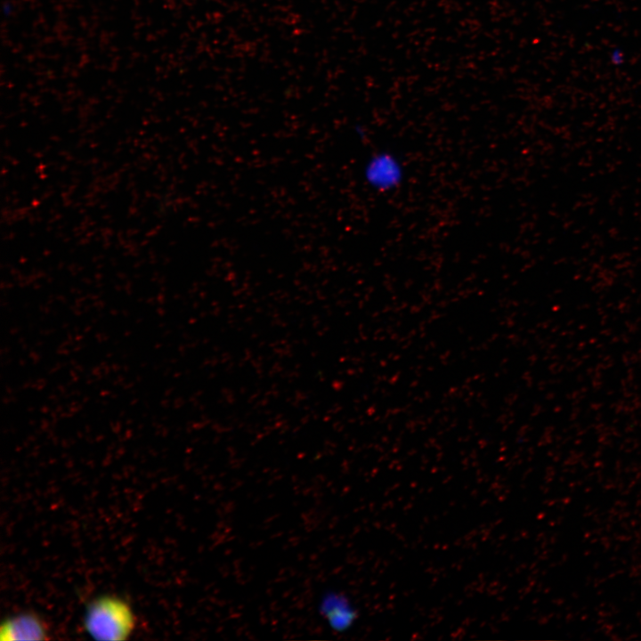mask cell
Wrapping results in <instances>:
<instances>
[{"mask_svg": "<svg viewBox=\"0 0 641 641\" xmlns=\"http://www.w3.org/2000/svg\"><path fill=\"white\" fill-rule=\"evenodd\" d=\"M405 174L402 160L387 150L369 155L362 167L364 183L372 191L381 193L397 190L403 183Z\"/></svg>", "mask_w": 641, "mask_h": 641, "instance_id": "obj_2", "label": "cell"}, {"mask_svg": "<svg viewBox=\"0 0 641 641\" xmlns=\"http://www.w3.org/2000/svg\"><path fill=\"white\" fill-rule=\"evenodd\" d=\"M47 638L45 623L34 613L17 614L7 619L1 625V640H44Z\"/></svg>", "mask_w": 641, "mask_h": 641, "instance_id": "obj_3", "label": "cell"}, {"mask_svg": "<svg viewBox=\"0 0 641 641\" xmlns=\"http://www.w3.org/2000/svg\"><path fill=\"white\" fill-rule=\"evenodd\" d=\"M135 625L131 607L123 599L103 596L91 602L85 617V628L95 639L124 640Z\"/></svg>", "mask_w": 641, "mask_h": 641, "instance_id": "obj_1", "label": "cell"}]
</instances>
